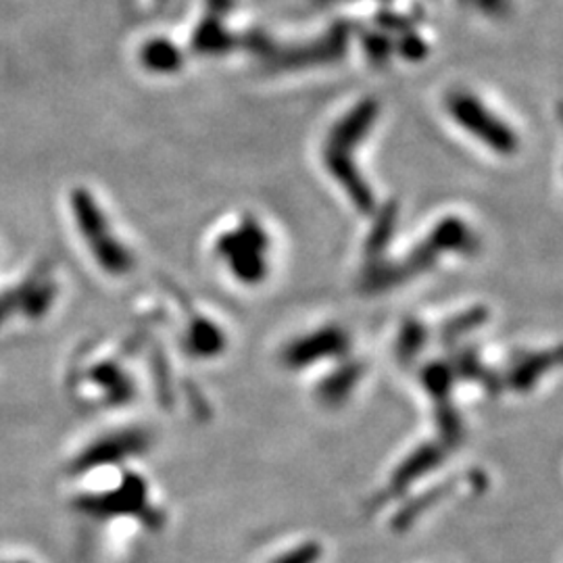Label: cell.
<instances>
[{"label":"cell","instance_id":"obj_5","mask_svg":"<svg viewBox=\"0 0 563 563\" xmlns=\"http://www.w3.org/2000/svg\"><path fill=\"white\" fill-rule=\"evenodd\" d=\"M142 63L153 72H174L179 65V52L167 40H153L142 49Z\"/></svg>","mask_w":563,"mask_h":563},{"label":"cell","instance_id":"obj_3","mask_svg":"<svg viewBox=\"0 0 563 563\" xmlns=\"http://www.w3.org/2000/svg\"><path fill=\"white\" fill-rule=\"evenodd\" d=\"M265 232L253 220H245L236 230L224 234L217 242V253L228 261L234 276L245 284H257L265 278Z\"/></svg>","mask_w":563,"mask_h":563},{"label":"cell","instance_id":"obj_2","mask_svg":"<svg viewBox=\"0 0 563 563\" xmlns=\"http://www.w3.org/2000/svg\"><path fill=\"white\" fill-rule=\"evenodd\" d=\"M72 207H74L77 226L84 232L86 242L90 245L92 253L99 259L104 272L115 276L126 274L132 267V255L115 236L109 234L103 211L92 201V197L86 190H76Z\"/></svg>","mask_w":563,"mask_h":563},{"label":"cell","instance_id":"obj_4","mask_svg":"<svg viewBox=\"0 0 563 563\" xmlns=\"http://www.w3.org/2000/svg\"><path fill=\"white\" fill-rule=\"evenodd\" d=\"M449 113L460 124L497 153L512 154L517 149V138L499 117L470 92H455L449 99Z\"/></svg>","mask_w":563,"mask_h":563},{"label":"cell","instance_id":"obj_1","mask_svg":"<svg viewBox=\"0 0 563 563\" xmlns=\"http://www.w3.org/2000/svg\"><path fill=\"white\" fill-rule=\"evenodd\" d=\"M374 115H376L374 103L359 104L358 109L334 129L333 140L328 142V153H326V161H328V167H333L334 176L349 188L351 199L363 209L372 207V195L365 188V184L358 178V172L349 161V153L353 145H358L359 138L370 128Z\"/></svg>","mask_w":563,"mask_h":563}]
</instances>
